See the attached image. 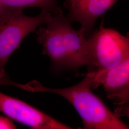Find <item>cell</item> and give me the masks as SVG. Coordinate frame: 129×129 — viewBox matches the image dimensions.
<instances>
[{"label":"cell","instance_id":"1","mask_svg":"<svg viewBox=\"0 0 129 129\" xmlns=\"http://www.w3.org/2000/svg\"><path fill=\"white\" fill-rule=\"evenodd\" d=\"M70 23L62 11L52 14L45 26H39L37 31L42 54L58 68L75 69L85 66L87 37L82 28L76 30Z\"/></svg>","mask_w":129,"mask_h":129},{"label":"cell","instance_id":"2","mask_svg":"<svg viewBox=\"0 0 129 129\" xmlns=\"http://www.w3.org/2000/svg\"><path fill=\"white\" fill-rule=\"evenodd\" d=\"M92 75L89 72L77 84L63 88H49L37 81L27 83L30 92H50L67 100L76 110L85 129H128L129 127L116 115L91 90Z\"/></svg>","mask_w":129,"mask_h":129},{"label":"cell","instance_id":"3","mask_svg":"<svg viewBox=\"0 0 129 129\" xmlns=\"http://www.w3.org/2000/svg\"><path fill=\"white\" fill-rule=\"evenodd\" d=\"M85 66L88 71L109 69L129 59V37L104 26L103 19L97 30L87 37Z\"/></svg>","mask_w":129,"mask_h":129},{"label":"cell","instance_id":"4","mask_svg":"<svg viewBox=\"0 0 129 129\" xmlns=\"http://www.w3.org/2000/svg\"><path fill=\"white\" fill-rule=\"evenodd\" d=\"M23 10L3 9L0 12V78L5 75L10 56L18 49L25 37L45 25L52 14L44 11L36 16H28Z\"/></svg>","mask_w":129,"mask_h":129},{"label":"cell","instance_id":"5","mask_svg":"<svg viewBox=\"0 0 129 129\" xmlns=\"http://www.w3.org/2000/svg\"><path fill=\"white\" fill-rule=\"evenodd\" d=\"M88 72L92 75V88L101 85L107 97L119 106L114 112L116 115H129V59L109 69Z\"/></svg>","mask_w":129,"mask_h":129},{"label":"cell","instance_id":"6","mask_svg":"<svg viewBox=\"0 0 129 129\" xmlns=\"http://www.w3.org/2000/svg\"><path fill=\"white\" fill-rule=\"evenodd\" d=\"M0 111L10 119L33 129H73L25 102L2 92H0Z\"/></svg>","mask_w":129,"mask_h":129},{"label":"cell","instance_id":"7","mask_svg":"<svg viewBox=\"0 0 129 129\" xmlns=\"http://www.w3.org/2000/svg\"><path fill=\"white\" fill-rule=\"evenodd\" d=\"M120 0H66L70 23L78 22L87 37L94 31L96 21Z\"/></svg>","mask_w":129,"mask_h":129},{"label":"cell","instance_id":"8","mask_svg":"<svg viewBox=\"0 0 129 129\" xmlns=\"http://www.w3.org/2000/svg\"><path fill=\"white\" fill-rule=\"evenodd\" d=\"M3 9L24 10L29 8H40L53 15L62 11L58 0H1Z\"/></svg>","mask_w":129,"mask_h":129},{"label":"cell","instance_id":"9","mask_svg":"<svg viewBox=\"0 0 129 129\" xmlns=\"http://www.w3.org/2000/svg\"><path fill=\"white\" fill-rule=\"evenodd\" d=\"M14 122L8 117L0 115V129H16Z\"/></svg>","mask_w":129,"mask_h":129},{"label":"cell","instance_id":"10","mask_svg":"<svg viewBox=\"0 0 129 129\" xmlns=\"http://www.w3.org/2000/svg\"><path fill=\"white\" fill-rule=\"evenodd\" d=\"M2 85H11L18 87L19 84L14 83L5 76L4 78H0V86Z\"/></svg>","mask_w":129,"mask_h":129},{"label":"cell","instance_id":"11","mask_svg":"<svg viewBox=\"0 0 129 129\" xmlns=\"http://www.w3.org/2000/svg\"><path fill=\"white\" fill-rule=\"evenodd\" d=\"M2 10H3V7H2V5L1 1V0H0V12L2 11Z\"/></svg>","mask_w":129,"mask_h":129}]
</instances>
